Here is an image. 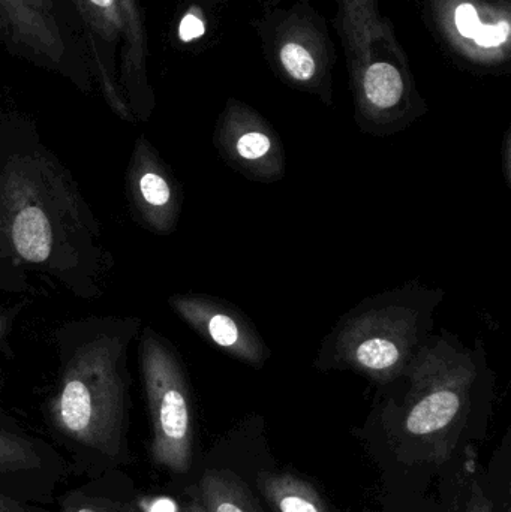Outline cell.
I'll return each mask as SVG.
<instances>
[{
  "mask_svg": "<svg viewBox=\"0 0 511 512\" xmlns=\"http://www.w3.org/2000/svg\"><path fill=\"white\" fill-rule=\"evenodd\" d=\"M209 32V14L201 6H191L180 18L177 38L182 44L189 45L200 41Z\"/></svg>",
  "mask_w": 511,
  "mask_h": 512,
  "instance_id": "cell-18",
  "label": "cell"
},
{
  "mask_svg": "<svg viewBox=\"0 0 511 512\" xmlns=\"http://www.w3.org/2000/svg\"><path fill=\"white\" fill-rule=\"evenodd\" d=\"M215 144L224 161L255 182H276L285 174V153L273 126L239 99H228L216 123Z\"/></svg>",
  "mask_w": 511,
  "mask_h": 512,
  "instance_id": "cell-9",
  "label": "cell"
},
{
  "mask_svg": "<svg viewBox=\"0 0 511 512\" xmlns=\"http://www.w3.org/2000/svg\"><path fill=\"white\" fill-rule=\"evenodd\" d=\"M12 242L21 258L30 262H44L50 256V222L38 207H26L14 218Z\"/></svg>",
  "mask_w": 511,
  "mask_h": 512,
  "instance_id": "cell-15",
  "label": "cell"
},
{
  "mask_svg": "<svg viewBox=\"0 0 511 512\" xmlns=\"http://www.w3.org/2000/svg\"><path fill=\"white\" fill-rule=\"evenodd\" d=\"M5 328V319H3L2 316H0V337H2V334L5 333Z\"/></svg>",
  "mask_w": 511,
  "mask_h": 512,
  "instance_id": "cell-23",
  "label": "cell"
},
{
  "mask_svg": "<svg viewBox=\"0 0 511 512\" xmlns=\"http://www.w3.org/2000/svg\"><path fill=\"white\" fill-rule=\"evenodd\" d=\"M333 2L357 126L372 137L404 131L429 107L393 21L381 12L380 0Z\"/></svg>",
  "mask_w": 511,
  "mask_h": 512,
  "instance_id": "cell-1",
  "label": "cell"
},
{
  "mask_svg": "<svg viewBox=\"0 0 511 512\" xmlns=\"http://www.w3.org/2000/svg\"><path fill=\"white\" fill-rule=\"evenodd\" d=\"M143 200L152 207H167L173 200V191L167 180L158 173H146L140 180Z\"/></svg>",
  "mask_w": 511,
  "mask_h": 512,
  "instance_id": "cell-19",
  "label": "cell"
},
{
  "mask_svg": "<svg viewBox=\"0 0 511 512\" xmlns=\"http://www.w3.org/2000/svg\"><path fill=\"white\" fill-rule=\"evenodd\" d=\"M60 512H143V510L134 502L120 501V499L77 490L63 498Z\"/></svg>",
  "mask_w": 511,
  "mask_h": 512,
  "instance_id": "cell-17",
  "label": "cell"
},
{
  "mask_svg": "<svg viewBox=\"0 0 511 512\" xmlns=\"http://www.w3.org/2000/svg\"><path fill=\"white\" fill-rule=\"evenodd\" d=\"M198 495L206 512H261L245 483L230 471L204 472Z\"/></svg>",
  "mask_w": 511,
  "mask_h": 512,
  "instance_id": "cell-14",
  "label": "cell"
},
{
  "mask_svg": "<svg viewBox=\"0 0 511 512\" xmlns=\"http://www.w3.org/2000/svg\"><path fill=\"white\" fill-rule=\"evenodd\" d=\"M0 47L30 65L89 86L92 69L66 0H0Z\"/></svg>",
  "mask_w": 511,
  "mask_h": 512,
  "instance_id": "cell-6",
  "label": "cell"
},
{
  "mask_svg": "<svg viewBox=\"0 0 511 512\" xmlns=\"http://www.w3.org/2000/svg\"><path fill=\"white\" fill-rule=\"evenodd\" d=\"M492 378L482 342L470 348L447 333L432 334L404 372V393L390 403L402 439L432 462L449 459L480 385Z\"/></svg>",
  "mask_w": 511,
  "mask_h": 512,
  "instance_id": "cell-2",
  "label": "cell"
},
{
  "mask_svg": "<svg viewBox=\"0 0 511 512\" xmlns=\"http://www.w3.org/2000/svg\"><path fill=\"white\" fill-rule=\"evenodd\" d=\"M441 289L408 282L365 298L323 339L315 366L351 370L380 385L395 381L432 336Z\"/></svg>",
  "mask_w": 511,
  "mask_h": 512,
  "instance_id": "cell-3",
  "label": "cell"
},
{
  "mask_svg": "<svg viewBox=\"0 0 511 512\" xmlns=\"http://www.w3.org/2000/svg\"><path fill=\"white\" fill-rule=\"evenodd\" d=\"M126 385L110 343L81 349L51 403V423L71 451L96 469L129 460Z\"/></svg>",
  "mask_w": 511,
  "mask_h": 512,
  "instance_id": "cell-4",
  "label": "cell"
},
{
  "mask_svg": "<svg viewBox=\"0 0 511 512\" xmlns=\"http://www.w3.org/2000/svg\"><path fill=\"white\" fill-rule=\"evenodd\" d=\"M141 361L152 418L153 463L186 474L194 459V423L185 373L176 355L152 333L144 336Z\"/></svg>",
  "mask_w": 511,
  "mask_h": 512,
  "instance_id": "cell-8",
  "label": "cell"
},
{
  "mask_svg": "<svg viewBox=\"0 0 511 512\" xmlns=\"http://www.w3.org/2000/svg\"><path fill=\"white\" fill-rule=\"evenodd\" d=\"M182 512H206V510H204L203 505L198 502V499H194V501L189 502V504L183 508Z\"/></svg>",
  "mask_w": 511,
  "mask_h": 512,
  "instance_id": "cell-22",
  "label": "cell"
},
{
  "mask_svg": "<svg viewBox=\"0 0 511 512\" xmlns=\"http://www.w3.org/2000/svg\"><path fill=\"white\" fill-rule=\"evenodd\" d=\"M42 465L38 445L24 436L0 430V474H26Z\"/></svg>",
  "mask_w": 511,
  "mask_h": 512,
  "instance_id": "cell-16",
  "label": "cell"
},
{
  "mask_svg": "<svg viewBox=\"0 0 511 512\" xmlns=\"http://www.w3.org/2000/svg\"><path fill=\"white\" fill-rule=\"evenodd\" d=\"M125 20V42L119 63V86L122 95L134 105H149L152 86L149 80V38L140 0H119Z\"/></svg>",
  "mask_w": 511,
  "mask_h": 512,
  "instance_id": "cell-12",
  "label": "cell"
},
{
  "mask_svg": "<svg viewBox=\"0 0 511 512\" xmlns=\"http://www.w3.org/2000/svg\"><path fill=\"white\" fill-rule=\"evenodd\" d=\"M252 27L279 81L329 107L333 104L338 51L326 18L309 0L266 3Z\"/></svg>",
  "mask_w": 511,
  "mask_h": 512,
  "instance_id": "cell-5",
  "label": "cell"
},
{
  "mask_svg": "<svg viewBox=\"0 0 511 512\" xmlns=\"http://www.w3.org/2000/svg\"><path fill=\"white\" fill-rule=\"evenodd\" d=\"M83 39L92 75L111 104L125 110L120 95L119 63L125 20L119 0H66ZM123 96V95H122Z\"/></svg>",
  "mask_w": 511,
  "mask_h": 512,
  "instance_id": "cell-11",
  "label": "cell"
},
{
  "mask_svg": "<svg viewBox=\"0 0 511 512\" xmlns=\"http://www.w3.org/2000/svg\"><path fill=\"white\" fill-rule=\"evenodd\" d=\"M426 27L465 71L500 75L511 63V3L420 0Z\"/></svg>",
  "mask_w": 511,
  "mask_h": 512,
  "instance_id": "cell-7",
  "label": "cell"
},
{
  "mask_svg": "<svg viewBox=\"0 0 511 512\" xmlns=\"http://www.w3.org/2000/svg\"><path fill=\"white\" fill-rule=\"evenodd\" d=\"M218 2L224 3V0H218Z\"/></svg>",
  "mask_w": 511,
  "mask_h": 512,
  "instance_id": "cell-25",
  "label": "cell"
},
{
  "mask_svg": "<svg viewBox=\"0 0 511 512\" xmlns=\"http://www.w3.org/2000/svg\"><path fill=\"white\" fill-rule=\"evenodd\" d=\"M173 306L204 339L234 360L261 369L272 355L251 319L227 301L188 295L174 298Z\"/></svg>",
  "mask_w": 511,
  "mask_h": 512,
  "instance_id": "cell-10",
  "label": "cell"
},
{
  "mask_svg": "<svg viewBox=\"0 0 511 512\" xmlns=\"http://www.w3.org/2000/svg\"><path fill=\"white\" fill-rule=\"evenodd\" d=\"M495 2L511 3V0H495Z\"/></svg>",
  "mask_w": 511,
  "mask_h": 512,
  "instance_id": "cell-24",
  "label": "cell"
},
{
  "mask_svg": "<svg viewBox=\"0 0 511 512\" xmlns=\"http://www.w3.org/2000/svg\"><path fill=\"white\" fill-rule=\"evenodd\" d=\"M0 512H48L39 510V508L32 507V505L23 504L11 496L5 495L0 492Z\"/></svg>",
  "mask_w": 511,
  "mask_h": 512,
  "instance_id": "cell-21",
  "label": "cell"
},
{
  "mask_svg": "<svg viewBox=\"0 0 511 512\" xmlns=\"http://www.w3.org/2000/svg\"><path fill=\"white\" fill-rule=\"evenodd\" d=\"M258 487L276 512H329L317 490L294 475L263 472Z\"/></svg>",
  "mask_w": 511,
  "mask_h": 512,
  "instance_id": "cell-13",
  "label": "cell"
},
{
  "mask_svg": "<svg viewBox=\"0 0 511 512\" xmlns=\"http://www.w3.org/2000/svg\"><path fill=\"white\" fill-rule=\"evenodd\" d=\"M462 512H494L491 501H489L479 483H474L471 487L470 498H468L467 505H465Z\"/></svg>",
  "mask_w": 511,
  "mask_h": 512,
  "instance_id": "cell-20",
  "label": "cell"
}]
</instances>
